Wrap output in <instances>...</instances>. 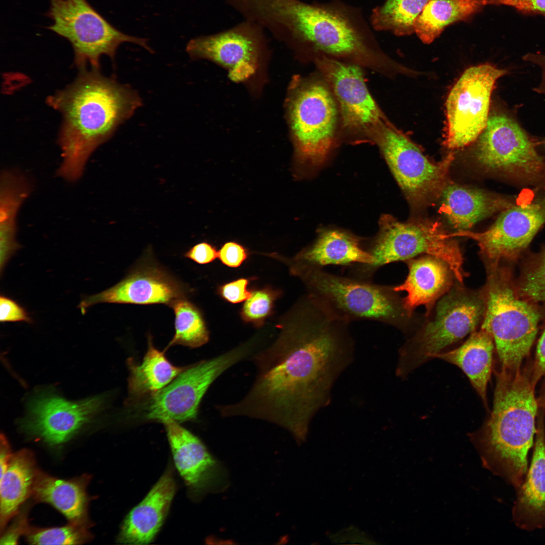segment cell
<instances>
[{
	"mask_svg": "<svg viewBox=\"0 0 545 545\" xmlns=\"http://www.w3.org/2000/svg\"><path fill=\"white\" fill-rule=\"evenodd\" d=\"M349 324L308 297L287 332L253 356L254 383L238 402L221 405V415L265 420L304 441L311 420L330 404L335 382L354 360Z\"/></svg>",
	"mask_w": 545,
	"mask_h": 545,
	"instance_id": "obj_1",
	"label": "cell"
},
{
	"mask_svg": "<svg viewBox=\"0 0 545 545\" xmlns=\"http://www.w3.org/2000/svg\"><path fill=\"white\" fill-rule=\"evenodd\" d=\"M46 102L62 116L58 143L63 161L57 175L70 182L80 179L91 154L142 103L129 85L92 68L80 70L71 84Z\"/></svg>",
	"mask_w": 545,
	"mask_h": 545,
	"instance_id": "obj_2",
	"label": "cell"
},
{
	"mask_svg": "<svg viewBox=\"0 0 545 545\" xmlns=\"http://www.w3.org/2000/svg\"><path fill=\"white\" fill-rule=\"evenodd\" d=\"M536 382L532 372L501 369L496 374L492 411L469 434L483 466L515 489L528 471V453L536 433Z\"/></svg>",
	"mask_w": 545,
	"mask_h": 545,
	"instance_id": "obj_3",
	"label": "cell"
},
{
	"mask_svg": "<svg viewBox=\"0 0 545 545\" xmlns=\"http://www.w3.org/2000/svg\"><path fill=\"white\" fill-rule=\"evenodd\" d=\"M250 18L286 43L343 56L367 57L370 52L345 16L299 0H254Z\"/></svg>",
	"mask_w": 545,
	"mask_h": 545,
	"instance_id": "obj_4",
	"label": "cell"
},
{
	"mask_svg": "<svg viewBox=\"0 0 545 545\" xmlns=\"http://www.w3.org/2000/svg\"><path fill=\"white\" fill-rule=\"evenodd\" d=\"M297 266V274L306 284L309 296L340 320L348 323L373 320L402 329L409 318L403 299L393 287L337 275L323 268L301 264Z\"/></svg>",
	"mask_w": 545,
	"mask_h": 545,
	"instance_id": "obj_5",
	"label": "cell"
},
{
	"mask_svg": "<svg viewBox=\"0 0 545 545\" xmlns=\"http://www.w3.org/2000/svg\"><path fill=\"white\" fill-rule=\"evenodd\" d=\"M481 329L492 337L502 369H520L537 332L540 314L517 293L508 269L488 267Z\"/></svg>",
	"mask_w": 545,
	"mask_h": 545,
	"instance_id": "obj_6",
	"label": "cell"
},
{
	"mask_svg": "<svg viewBox=\"0 0 545 545\" xmlns=\"http://www.w3.org/2000/svg\"><path fill=\"white\" fill-rule=\"evenodd\" d=\"M452 238L438 222L418 219L401 222L390 214H383L379 221L378 232L366 249L372 261L356 266L355 272L360 278L372 280L375 272L386 264L426 254L445 261L462 284L465 276L463 258Z\"/></svg>",
	"mask_w": 545,
	"mask_h": 545,
	"instance_id": "obj_7",
	"label": "cell"
},
{
	"mask_svg": "<svg viewBox=\"0 0 545 545\" xmlns=\"http://www.w3.org/2000/svg\"><path fill=\"white\" fill-rule=\"evenodd\" d=\"M484 311L483 293L451 288L438 302L433 319L400 349L396 375L406 378L433 355L471 334Z\"/></svg>",
	"mask_w": 545,
	"mask_h": 545,
	"instance_id": "obj_8",
	"label": "cell"
},
{
	"mask_svg": "<svg viewBox=\"0 0 545 545\" xmlns=\"http://www.w3.org/2000/svg\"><path fill=\"white\" fill-rule=\"evenodd\" d=\"M370 136L378 146L412 209H423L441 198L450 181L449 172L454 153L440 161H431L414 142L389 122L374 130Z\"/></svg>",
	"mask_w": 545,
	"mask_h": 545,
	"instance_id": "obj_9",
	"label": "cell"
},
{
	"mask_svg": "<svg viewBox=\"0 0 545 545\" xmlns=\"http://www.w3.org/2000/svg\"><path fill=\"white\" fill-rule=\"evenodd\" d=\"M45 15L53 23L46 28L67 39L74 53V63L79 70L89 65L99 69L103 55L114 60L122 43L139 45L150 52L146 39L127 35L119 31L100 15L87 0H49Z\"/></svg>",
	"mask_w": 545,
	"mask_h": 545,
	"instance_id": "obj_10",
	"label": "cell"
},
{
	"mask_svg": "<svg viewBox=\"0 0 545 545\" xmlns=\"http://www.w3.org/2000/svg\"><path fill=\"white\" fill-rule=\"evenodd\" d=\"M337 113L332 94L321 82H309L295 93L290 121L296 177L310 174L327 160L335 142Z\"/></svg>",
	"mask_w": 545,
	"mask_h": 545,
	"instance_id": "obj_11",
	"label": "cell"
},
{
	"mask_svg": "<svg viewBox=\"0 0 545 545\" xmlns=\"http://www.w3.org/2000/svg\"><path fill=\"white\" fill-rule=\"evenodd\" d=\"M472 150L480 169L513 182L545 184V160L519 124L503 114L489 116Z\"/></svg>",
	"mask_w": 545,
	"mask_h": 545,
	"instance_id": "obj_12",
	"label": "cell"
},
{
	"mask_svg": "<svg viewBox=\"0 0 545 545\" xmlns=\"http://www.w3.org/2000/svg\"><path fill=\"white\" fill-rule=\"evenodd\" d=\"M250 344L187 367L173 381L138 405L142 419L178 423L194 419L200 403L212 382L225 370L253 353Z\"/></svg>",
	"mask_w": 545,
	"mask_h": 545,
	"instance_id": "obj_13",
	"label": "cell"
},
{
	"mask_svg": "<svg viewBox=\"0 0 545 545\" xmlns=\"http://www.w3.org/2000/svg\"><path fill=\"white\" fill-rule=\"evenodd\" d=\"M507 71L487 63L467 68L451 89L446 101L443 143L459 149L476 140L488 118L496 81Z\"/></svg>",
	"mask_w": 545,
	"mask_h": 545,
	"instance_id": "obj_14",
	"label": "cell"
},
{
	"mask_svg": "<svg viewBox=\"0 0 545 545\" xmlns=\"http://www.w3.org/2000/svg\"><path fill=\"white\" fill-rule=\"evenodd\" d=\"M544 225L545 194H542L528 202L515 203L505 209L483 232L458 231L448 236L475 241L487 267H491L501 261L517 259Z\"/></svg>",
	"mask_w": 545,
	"mask_h": 545,
	"instance_id": "obj_15",
	"label": "cell"
},
{
	"mask_svg": "<svg viewBox=\"0 0 545 545\" xmlns=\"http://www.w3.org/2000/svg\"><path fill=\"white\" fill-rule=\"evenodd\" d=\"M265 30L244 20L226 30L190 40L186 51L193 59H205L226 68L234 81H245L255 73L263 53Z\"/></svg>",
	"mask_w": 545,
	"mask_h": 545,
	"instance_id": "obj_16",
	"label": "cell"
},
{
	"mask_svg": "<svg viewBox=\"0 0 545 545\" xmlns=\"http://www.w3.org/2000/svg\"><path fill=\"white\" fill-rule=\"evenodd\" d=\"M104 396L70 402L48 392L33 397L22 426L27 431L51 445L71 438L103 408Z\"/></svg>",
	"mask_w": 545,
	"mask_h": 545,
	"instance_id": "obj_17",
	"label": "cell"
},
{
	"mask_svg": "<svg viewBox=\"0 0 545 545\" xmlns=\"http://www.w3.org/2000/svg\"><path fill=\"white\" fill-rule=\"evenodd\" d=\"M317 62L339 103L345 128L370 135L387 123L370 95L358 66L324 57L319 58Z\"/></svg>",
	"mask_w": 545,
	"mask_h": 545,
	"instance_id": "obj_18",
	"label": "cell"
},
{
	"mask_svg": "<svg viewBox=\"0 0 545 545\" xmlns=\"http://www.w3.org/2000/svg\"><path fill=\"white\" fill-rule=\"evenodd\" d=\"M185 287L161 267L140 266L115 286L96 294L84 297L78 307L85 314L89 307L103 303L170 306L185 297Z\"/></svg>",
	"mask_w": 545,
	"mask_h": 545,
	"instance_id": "obj_19",
	"label": "cell"
},
{
	"mask_svg": "<svg viewBox=\"0 0 545 545\" xmlns=\"http://www.w3.org/2000/svg\"><path fill=\"white\" fill-rule=\"evenodd\" d=\"M165 424L175 466L193 497L210 488L217 477L219 466L202 442L174 421Z\"/></svg>",
	"mask_w": 545,
	"mask_h": 545,
	"instance_id": "obj_20",
	"label": "cell"
},
{
	"mask_svg": "<svg viewBox=\"0 0 545 545\" xmlns=\"http://www.w3.org/2000/svg\"><path fill=\"white\" fill-rule=\"evenodd\" d=\"M405 262L408 275L402 284L393 289L406 292L403 303L409 317L420 305L425 307L428 314L435 301L452 288L455 275L445 261L433 256L426 255Z\"/></svg>",
	"mask_w": 545,
	"mask_h": 545,
	"instance_id": "obj_21",
	"label": "cell"
},
{
	"mask_svg": "<svg viewBox=\"0 0 545 545\" xmlns=\"http://www.w3.org/2000/svg\"><path fill=\"white\" fill-rule=\"evenodd\" d=\"M176 488L173 473L170 467L144 499L127 515L118 540L122 543L134 544L151 541L168 513Z\"/></svg>",
	"mask_w": 545,
	"mask_h": 545,
	"instance_id": "obj_22",
	"label": "cell"
},
{
	"mask_svg": "<svg viewBox=\"0 0 545 545\" xmlns=\"http://www.w3.org/2000/svg\"><path fill=\"white\" fill-rule=\"evenodd\" d=\"M531 463L517 488L512 509L513 521L527 531L545 529V431L539 419Z\"/></svg>",
	"mask_w": 545,
	"mask_h": 545,
	"instance_id": "obj_23",
	"label": "cell"
},
{
	"mask_svg": "<svg viewBox=\"0 0 545 545\" xmlns=\"http://www.w3.org/2000/svg\"><path fill=\"white\" fill-rule=\"evenodd\" d=\"M441 198L440 211L458 231L468 230L477 222L515 203L510 198L450 181Z\"/></svg>",
	"mask_w": 545,
	"mask_h": 545,
	"instance_id": "obj_24",
	"label": "cell"
},
{
	"mask_svg": "<svg viewBox=\"0 0 545 545\" xmlns=\"http://www.w3.org/2000/svg\"><path fill=\"white\" fill-rule=\"evenodd\" d=\"M296 259L298 263L319 268L328 265H367L372 261L361 239L333 229L320 231L314 242L302 250Z\"/></svg>",
	"mask_w": 545,
	"mask_h": 545,
	"instance_id": "obj_25",
	"label": "cell"
},
{
	"mask_svg": "<svg viewBox=\"0 0 545 545\" xmlns=\"http://www.w3.org/2000/svg\"><path fill=\"white\" fill-rule=\"evenodd\" d=\"M32 184L24 174L16 170H4L0 179V272L21 245L16 239L17 215L29 196Z\"/></svg>",
	"mask_w": 545,
	"mask_h": 545,
	"instance_id": "obj_26",
	"label": "cell"
},
{
	"mask_svg": "<svg viewBox=\"0 0 545 545\" xmlns=\"http://www.w3.org/2000/svg\"><path fill=\"white\" fill-rule=\"evenodd\" d=\"M495 344L490 335L480 329L474 331L460 347L433 356L455 365L467 375L487 407L486 389L493 368Z\"/></svg>",
	"mask_w": 545,
	"mask_h": 545,
	"instance_id": "obj_27",
	"label": "cell"
},
{
	"mask_svg": "<svg viewBox=\"0 0 545 545\" xmlns=\"http://www.w3.org/2000/svg\"><path fill=\"white\" fill-rule=\"evenodd\" d=\"M150 335L148 349L141 364L133 359L127 361L128 378L127 404L133 405L155 394L173 381L187 367L174 365L165 356V350L155 348Z\"/></svg>",
	"mask_w": 545,
	"mask_h": 545,
	"instance_id": "obj_28",
	"label": "cell"
},
{
	"mask_svg": "<svg viewBox=\"0 0 545 545\" xmlns=\"http://www.w3.org/2000/svg\"><path fill=\"white\" fill-rule=\"evenodd\" d=\"M32 492L37 500L53 506L72 524H85L88 501L84 484L80 481L63 480L37 473Z\"/></svg>",
	"mask_w": 545,
	"mask_h": 545,
	"instance_id": "obj_29",
	"label": "cell"
},
{
	"mask_svg": "<svg viewBox=\"0 0 545 545\" xmlns=\"http://www.w3.org/2000/svg\"><path fill=\"white\" fill-rule=\"evenodd\" d=\"M487 5L488 0H430L415 22L414 32L430 43L447 26L468 19Z\"/></svg>",
	"mask_w": 545,
	"mask_h": 545,
	"instance_id": "obj_30",
	"label": "cell"
},
{
	"mask_svg": "<svg viewBox=\"0 0 545 545\" xmlns=\"http://www.w3.org/2000/svg\"><path fill=\"white\" fill-rule=\"evenodd\" d=\"M36 474L32 457L28 452L23 451L13 455L0 478L1 529L32 491Z\"/></svg>",
	"mask_w": 545,
	"mask_h": 545,
	"instance_id": "obj_31",
	"label": "cell"
},
{
	"mask_svg": "<svg viewBox=\"0 0 545 545\" xmlns=\"http://www.w3.org/2000/svg\"><path fill=\"white\" fill-rule=\"evenodd\" d=\"M430 0H387L372 14L374 27L397 35L414 32L415 22Z\"/></svg>",
	"mask_w": 545,
	"mask_h": 545,
	"instance_id": "obj_32",
	"label": "cell"
},
{
	"mask_svg": "<svg viewBox=\"0 0 545 545\" xmlns=\"http://www.w3.org/2000/svg\"><path fill=\"white\" fill-rule=\"evenodd\" d=\"M174 310L175 334L166 349L176 345L194 348L200 347L209 340L203 315L199 309L185 297L173 302L170 306Z\"/></svg>",
	"mask_w": 545,
	"mask_h": 545,
	"instance_id": "obj_33",
	"label": "cell"
},
{
	"mask_svg": "<svg viewBox=\"0 0 545 545\" xmlns=\"http://www.w3.org/2000/svg\"><path fill=\"white\" fill-rule=\"evenodd\" d=\"M515 287L521 298L531 303L545 302V248L528 260Z\"/></svg>",
	"mask_w": 545,
	"mask_h": 545,
	"instance_id": "obj_34",
	"label": "cell"
},
{
	"mask_svg": "<svg viewBox=\"0 0 545 545\" xmlns=\"http://www.w3.org/2000/svg\"><path fill=\"white\" fill-rule=\"evenodd\" d=\"M88 535L83 526L71 525L37 530L27 536L33 544H79L85 542Z\"/></svg>",
	"mask_w": 545,
	"mask_h": 545,
	"instance_id": "obj_35",
	"label": "cell"
},
{
	"mask_svg": "<svg viewBox=\"0 0 545 545\" xmlns=\"http://www.w3.org/2000/svg\"><path fill=\"white\" fill-rule=\"evenodd\" d=\"M276 294L268 289L254 291L246 300L241 311V315L247 322L259 324L270 314Z\"/></svg>",
	"mask_w": 545,
	"mask_h": 545,
	"instance_id": "obj_36",
	"label": "cell"
},
{
	"mask_svg": "<svg viewBox=\"0 0 545 545\" xmlns=\"http://www.w3.org/2000/svg\"><path fill=\"white\" fill-rule=\"evenodd\" d=\"M0 320L1 322H32L29 313L23 306L2 294L0 296Z\"/></svg>",
	"mask_w": 545,
	"mask_h": 545,
	"instance_id": "obj_37",
	"label": "cell"
},
{
	"mask_svg": "<svg viewBox=\"0 0 545 545\" xmlns=\"http://www.w3.org/2000/svg\"><path fill=\"white\" fill-rule=\"evenodd\" d=\"M248 280L241 278L225 284L219 288L222 297L232 303H238L248 299L252 293L247 289Z\"/></svg>",
	"mask_w": 545,
	"mask_h": 545,
	"instance_id": "obj_38",
	"label": "cell"
},
{
	"mask_svg": "<svg viewBox=\"0 0 545 545\" xmlns=\"http://www.w3.org/2000/svg\"><path fill=\"white\" fill-rule=\"evenodd\" d=\"M489 5L511 7L524 15L545 17V0H488Z\"/></svg>",
	"mask_w": 545,
	"mask_h": 545,
	"instance_id": "obj_39",
	"label": "cell"
},
{
	"mask_svg": "<svg viewBox=\"0 0 545 545\" xmlns=\"http://www.w3.org/2000/svg\"><path fill=\"white\" fill-rule=\"evenodd\" d=\"M218 257L226 265L237 267L247 258V251L245 247L235 242L225 243L220 248Z\"/></svg>",
	"mask_w": 545,
	"mask_h": 545,
	"instance_id": "obj_40",
	"label": "cell"
},
{
	"mask_svg": "<svg viewBox=\"0 0 545 545\" xmlns=\"http://www.w3.org/2000/svg\"><path fill=\"white\" fill-rule=\"evenodd\" d=\"M184 256L198 264H205L216 258L219 256V252L211 244L202 242L192 246L184 253Z\"/></svg>",
	"mask_w": 545,
	"mask_h": 545,
	"instance_id": "obj_41",
	"label": "cell"
},
{
	"mask_svg": "<svg viewBox=\"0 0 545 545\" xmlns=\"http://www.w3.org/2000/svg\"><path fill=\"white\" fill-rule=\"evenodd\" d=\"M532 374L536 383L540 377L545 376V329L538 342Z\"/></svg>",
	"mask_w": 545,
	"mask_h": 545,
	"instance_id": "obj_42",
	"label": "cell"
},
{
	"mask_svg": "<svg viewBox=\"0 0 545 545\" xmlns=\"http://www.w3.org/2000/svg\"><path fill=\"white\" fill-rule=\"evenodd\" d=\"M524 60L537 65L541 69L542 77L539 85L535 89L536 91L545 93V55L528 53L523 57Z\"/></svg>",
	"mask_w": 545,
	"mask_h": 545,
	"instance_id": "obj_43",
	"label": "cell"
},
{
	"mask_svg": "<svg viewBox=\"0 0 545 545\" xmlns=\"http://www.w3.org/2000/svg\"><path fill=\"white\" fill-rule=\"evenodd\" d=\"M13 457L8 441L3 434L1 435L0 468L1 477L3 475Z\"/></svg>",
	"mask_w": 545,
	"mask_h": 545,
	"instance_id": "obj_44",
	"label": "cell"
},
{
	"mask_svg": "<svg viewBox=\"0 0 545 545\" xmlns=\"http://www.w3.org/2000/svg\"><path fill=\"white\" fill-rule=\"evenodd\" d=\"M541 403L543 405V406L544 407H545V394H544V396H543V397L542 398Z\"/></svg>",
	"mask_w": 545,
	"mask_h": 545,
	"instance_id": "obj_45",
	"label": "cell"
},
{
	"mask_svg": "<svg viewBox=\"0 0 545 545\" xmlns=\"http://www.w3.org/2000/svg\"><path fill=\"white\" fill-rule=\"evenodd\" d=\"M542 144L545 146V140L542 141Z\"/></svg>",
	"mask_w": 545,
	"mask_h": 545,
	"instance_id": "obj_46",
	"label": "cell"
}]
</instances>
